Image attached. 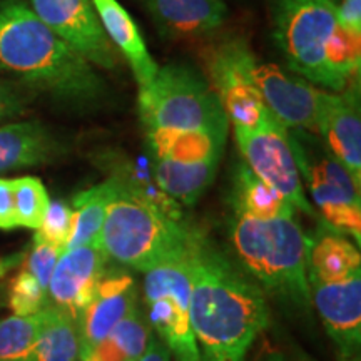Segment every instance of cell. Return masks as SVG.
<instances>
[{
  "mask_svg": "<svg viewBox=\"0 0 361 361\" xmlns=\"http://www.w3.org/2000/svg\"><path fill=\"white\" fill-rule=\"evenodd\" d=\"M189 318L201 361H246L269 324V306L259 284L204 233L191 247Z\"/></svg>",
  "mask_w": 361,
  "mask_h": 361,
  "instance_id": "1",
  "label": "cell"
},
{
  "mask_svg": "<svg viewBox=\"0 0 361 361\" xmlns=\"http://www.w3.org/2000/svg\"><path fill=\"white\" fill-rule=\"evenodd\" d=\"M0 67L62 101L89 104L101 99L106 90L87 59L52 32L20 0L0 2Z\"/></svg>",
  "mask_w": 361,
  "mask_h": 361,
  "instance_id": "2",
  "label": "cell"
},
{
  "mask_svg": "<svg viewBox=\"0 0 361 361\" xmlns=\"http://www.w3.org/2000/svg\"><path fill=\"white\" fill-rule=\"evenodd\" d=\"M119 176L123 191L107 209L99 236L107 258L146 273L196 241L201 231L184 223L179 202L161 189H142L135 180Z\"/></svg>",
  "mask_w": 361,
  "mask_h": 361,
  "instance_id": "3",
  "label": "cell"
},
{
  "mask_svg": "<svg viewBox=\"0 0 361 361\" xmlns=\"http://www.w3.org/2000/svg\"><path fill=\"white\" fill-rule=\"evenodd\" d=\"M229 238L238 259L266 291L301 311L311 308L308 236L295 218L234 214Z\"/></svg>",
  "mask_w": 361,
  "mask_h": 361,
  "instance_id": "4",
  "label": "cell"
},
{
  "mask_svg": "<svg viewBox=\"0 0 361 361\" xmlns=\"http://www.w3.org/2000/svg\"><path fill=\"white\" fill-rule=\"evenodd\" d=\"M139 117L144 129H229L218 96L192 67H159L147 87L139 89Z\"/></svg>",
  "mask_w": 361,
  "mask_h": 361,
  "instance_id": "5",
  "label": "cell"
},
{
  "mask_svg": "<svg viewBox=\"0 0 361 361\" xmlns=\"http://www.w3.org/2000/svg\"><path fill=\"white\" fill-rule=\"evenodd\" d=\"M288 139L298 171L305 179L324 223L348 234L360 246L361 201L360 186L345 166L323 142L303 129H288Z\"/></svg>",
  "mask_w": 361,
  "mask_h": 361,
  "instance_id": "6",
  "label": "cell"
},
{
  "mask_svg": "<svg viewBox=\"0 0 361 361\" xmlns=\"http://www.w3.org/2000/svg\"><path fill=\"white\" fill-rule=\"evenodd\" d=\"M192 245L144 273L146 316L178 361H201L189 318Z\"/></svg>",
  "mask_w": 361,
  "mask_h": 361,
  "instance_id": "7",
  "label": "cell"
},
{
  "mask_svg": "<svg viewBox=\"0 0 361 361\" xmlns=\"http://www.w3.org/2000/svg\"><path fill=\"white\" fill-rule=\"evenodd\" d=\"M335 0H278L274 40L288 67L310 84L328 87L324 51L338 24Z\"/></svg>",
  "mask_w": 361,
  "mask_h": 361,
  "instance_id": "8",
  "label": "cell"
},
{
  "mask_svg": "<svg viewBox=\"0 0 361 361\" xmlns=\"http://www.w3.org/2000/svg\"><path fill=\"white\" fill-rule=\"evenodd\" d=\"M255 56L243 39H229L214 47L207 59L211 87L234 128L256 129L276 119L252 79Z\"/></svg>",
  "mask_w": 361,
  "mask_h": 361,
  "instance_id": "9",
  "label": "cell"
},
{
  "mask_svg": "<svg viewBox=\"0 0 361 361\" xmlns=\"http://www.w3.org/2000/svg\"><path fill=\"white\" fill-rule=\"evenodd\" d=\"M234 137L247 168L281 194L295 209L314 218L316 211L305 194L288 129L278 119H273L256 129L234 128Z\"/></svg>",
  "mask_w": 361,
  "mask_h": 361,
  "instance_id": "10",
  "label": "cell"
},
{
  "mask_svg": "<svg viewBox=\"0 0 361 361\" xmlns=\"http://www.w3.org/2000/svg\"><path fill=\"white\" fill-rule=\"evenodd\" d=\"M32 11L90 64L116 69V51L104 34L92 0H32Z\"/></svg>",
  "mask_w": 361,
  "mask_h": 361,
  "instance_id": "11",
  "label": "cell"
},
{
  "mask_svg": "<svg viewBox=\"0 0 361 361\" xmlns=\"http://www.w3.org/2000/svg\"><path fill=\"white\" fill-rule=\"evenodd\" d=\"M252 79L266 107L286 129L316 130L323 90L269 62H252Z\"/></svg>",
  "mask_w": 361,
  "mask_h": 361,
  "instance_id": "12",
  "label": "cell"
},
{
  "mask_svg": "<svg viewBox=\"0 0 361 361\" xmlns=\"http://www.w3.org/2000/svg\"><path fill=\"white\" fill-rule=\"evenodd\" d=\"M308 281L311 303L340 351L341 361H360L361 273L340 283Z\"/></svg>",
  "mask_w": 361,
  "mask_h": 361,
  "instance_id": "13",
  "label": "cell"
},
{
  "mask_svg": "<svg viewBox=\"0 0 361 361\" xmlns=\"http://www.w3.org/2000/svg\"><path fill=\"white\" fill-rule=\"evenodd\" d=\"M316 133L328 151L361 183V116L358 82L350 80L341 92H323L319 101Z\"/></svg>",
  "mask_w": 361,
  "mask_h": 361,
  "instance_id": "14",
  "label": "cell"
},
{
  "mask_svg": "<svg viewBox=\"0 0 361 361\" xmlns=\"http://www.w3.org/2000/svg\"><path fill=\"white\" fill-rule=\"evenodd\" d=\"M107 259L99 245L62 251L47 288L54 306L64 310L78 322L79 314L96 295L99 281L107 271Z\"/></svg>",
  "mask_w": 361,
  "mask_h": 361,
  "instance_id": "15",
  "label": "cell"
},
{
  "mask_svg": "<svg viewBox=\"0 0 361 361\" xmlns=\"http://www.w3.org/2000/svg\"><path fill=\"white\" fill-rule=\"evenodd\" d=\"M137 308L134 278L124 271H106L90 303L79 314V355L92 350L130 311Z\"/></svg>",
  "mask_w": 361,
  "mask_h": 361,
  "instance_id": "16",
  "label": "cell"
},
{
  "mask_svg": "<svg viewBox=\"0 0 361 361\" xmlns=\"http://www.w3.org/2000/svg\"><path fill=\"white\" fill-rule=\"evenodd\" d=\"M166 37H197L218 30L228 17L224 0H142Z\"/></svg>",
  "mask_w": 361,
  "mask_h": 361,
  "instance_id": "17",
  "label": "cell"
},
{
  "mask_svg": "<svg viewBox=\"0 0 361 361\" xmlns=\"http://www.w3.org/2000/svg\"><path fill=\"white\" fill-rule=\"evenodd\" d=\"M104 34L129 62L139 89L147 87L159 66L149 54L141 30L117 0H92Z\"/></svg>",
  "mask_w": 361,
  "mask_h": 361,
  "instance_id": "18",
  "label": "cell"
},
{
  "mask_svg": "<svg viewBox=\"0 0 361 361\" xmlns=\"http://www.w3.org/2000/svg\"><path fill=\"white\" fill-rule=\"evenodd\" d=\"M361 273L358 246L322 221L314 236L308 238V279L340 283Z\"/></svg>",
  "mask_w": 361,
  "mask_h": 361,
  "instance_id": "19",
  "label": "cell"
},
{
  "mask_svg": "<svg viewBox=\"0 0 361 361\" xmlns=\"http://www.w3.org/2000/svg\"><path fill=\"white\" fill-rule=\"evenodd\" d=\"M228 129H147L146 142L151 159L171 162H202L221 159Z\"/></svg>",
  "mask_w": 361,
  "mask_h": 361,
  "instance_id": "20",
  "label": "cell"
},
{
  "mask_svg": "<svg viewBox=\"0 0 361 361\" xmlns=\"http://www.w3.org/2000/svg\"><path fill=\"white\" fill-rule=\"evenodd\" d=\"M59 151V142L37 121L0 128V173L44 164L54 159Z\"/></svg>",
  "mask_w": 361,
  "mask_h": 361,
  "instance_id": "21",
  "label": "cell"
},
{
  "mask_svg": "<svg viewBox=\"0 0 361 361\" xmlns=\"http://www.w3.org/2000/svg\"><path fill=\"white\" fill-rule=\"evenodd\" d=\"M123 191V179L119 174H112L104 183L80 191L72 200L74 224H72L71 239L66 250L78 246L99 245V236L106 219L107 209L112 201Z\"/></svg>",
  "mask_w": 361,
  "mask_h": 361,
  "instance_id": "22",
  "label": "cell"
},
{
  "mask_svg": "<svg viewBox=\"0 0 361 361\" xmlns=\"http://www.w3.org/2000/svg\"><path fill=\"white\" fill-rule=\"evenodd\" d=\"M221 159L171 162L152 159L156 186L179 204L192 206L213 184Z\"/></svg>",
  "mask_w": 361,
  "mask_h": 361,
  "instance_id": "23",
  "label": "cell"
},
{
  "mask_svg": "<svg viewBox=\"0 0 361 361\" xmlns=\"http://www.w3.org/2000/svg\"><path fill=\"white\" fill-rule=\"evenodd\" d=\"M231 204L234 214L250 216V218H295V207L252 173L246 162L238 164L234 171Z\"/></svg>",
  "mask_w": 361,
  "mask_h": 361,
  "instance_id": "24",
  "label": "cell"
},
{
  "mask_svg": "<svg viewBox=\"0 0 361 361\" xmlns=\"http://www.w3.org/2000/svg\"><path fill=\"white\" fill-rule=\"evenodd\" d=\"M151 338V323L137 306L92 350L79 355V361H137L146 351Z\"/></svg>",
  "mask_w": 361,
  "mask_h": 361,
  "instance_id": "25",
  "label": "cell"
},
{
  "mask_svg": "<svg viewBox=\"0 0 361 361\" xmlns=\"http://www.w3.org/2000/svg\"><path fill=\"white\" fill-rule=\"evenodd\" d=\"M361 34L336 24L324 51L328 87L333 92H341L355 74L360 72Z\"/></svg>",
  "mask_w": 361,
  "mask_h": 361,
  "instance_id": "26",
  "label": "cell"
},
{
  "mask_svg": "<svg viewBox=\"0 0 361 361\" xmlns=\"http://www.w3.org/2000/svg\"><path fill=\"white\" fill-rule=\"evenodd\" d=\"M52 306L30 316H8L0 322V361H29Z\"/></svg>",
  "mask_w": 361,
  "mask_h": 361,
  "instance_id": "27",
  "label": "cell"
},
{
  "mask_svg": "<svg viewBox=\"0 0 361 361\" xmlns=\"http://www.w3.org/2000/svg\"><path fill=\"white\" fill-rule=\"evenodd\" d=\"M29 361H79L78 324L69 313L52 306Z\"/></svg>",
  "mask_w": 361,
  "mask_h": 361,
  "instance_id": "28",
  "label": "cell"
},
{
  "mask_svg": "<svg viewBox=\"0 0 361 361\" xmlns=\"http://www.w3.org/2000/svg\"><path fill=\"white\" fill-rule=\"evenodd\" d=\"M12 192L17 226L34 229V231L39 229L49 202H51V197H49L42 180L32 178V176L12 179Z\"/></svg>",
  "mask_w": 361,
  "mask_h": 361,
  "instance_id": "29",
  "label": "cell"
},
{
  "mask_svg": "<svg viewBox=\"0 0 361 361\" xmlns=\"http://www.w3.org/2000/svg\"><path fill=\"white\" fill-rule=\"evenodd\" d=\"M47 290L27 269L12 279L8 288V306L16 316H30L47 308Z\"/></svg>",
  "mask_w": 361,
  "mask_h": 361,
  "instance_id": "30",
  "label": "cell"
},
{
  "mask_svg": "<svg viewBox=\"0 0 361 361\" xmlns=\"http://www.w3.org/2000/svg\"><path fill=\"white\" fill-rule=\"evenodd\" d=\"M72 224H74V211L64 201H51L45 211L42 223L35 229L37 239L49 243V245L66 251L67 243L71 239Z\"/></svg>",
  "mask_w": 361,
  "mask_h": 361,
  "instance_id": "31",
  "label": "cell"
},
{
  "mask_svg": "<svg viewBox=\"0 0 361 361\" xmlns=\"http://www.w3.org/2000/svg\"><path fill=\"white\" fill-rule=\"evenodd\" d=\"M61 252L62 251L59 247L49 245V243L42 241V239L34 238L32 250L27 255L24 269L29 271L42 284V288H45V290H47L49 283H51L54 268H56Z\"/></svg>",
  "mask_w": 361,
  "mask_h": 361,
  "instance_id": "32",
  "label": "cell"
},
{
  "mask_svg": "<svg viewBox=\"0 0 361 361\" xmlns=\"http://www.w3.org/2000/svg\"><path fill=\"white\" fill-rule=\"evenodd\" d=\"M17 228L16 207H13L12 179L0 178V229L11 231Z\"/></svg>",
  "mask_w": 361,
  "mask_h": 361,
  "instance_id": "33",
  "label": "cell"
},
{
  "mask_svg": "<svg viewBox=\"0 0 361 361\" xmlns=\"http://www.w3.org/2000/svg\"><path fill=\"white\" fill-rule=\"evenodd\" d=\"M24 112V99L6 80L0 79V119Z\"/></svg>",
  "mask_w": 361,
  "mask_h": 361,
  "instance_id": "34",
  "label": "cell"
},
{
  "mask_svg": "<svg viewBox=\"0 0 361 361\" xmlns=\"http://www.w3.org/2000/svg\"><path fill=\"white\" fill-rule=\"evenodd\" d=\"M338 24L361 34V0H343L338 6Z\"/></svg>",
  "mask_w": 361,
  "mask_h": 361,
  "instance_id": "35",
  "label": "cell"
},
{
  "mask_svg": "<svg viewBox=\"0 0 361 361\" xmlns=\"http://www.w3.org/2000/svg\"><path fill=\"white\" fill-rule=\"evenodd\" d=\"M137 361H171V351L159 336L152 335L146 351Z\"/></svg>",
  "mask_w": 361,
  "mask_h": 361,
  "instance_id": "36",
  "label": "cell"
},
{
  "mask_svg": "<svg viewBox=\"0 0 361 361\" xmlns=\"http://www.w3.org/2000/svg\"><path fill=\"white\" fill-rule=\"evenodd\" d=\"M24 259V252H16V255L7 256V258L0 259V279H2L12 268H16L17 264H20V261Z\"/></svg>",
  "mask_w": 361,
  "mask_h": 361,
  "instance_id": "37",
  "label": "cell"
},
{
  "mask_svg": "<svg viewBox=\"0 0 361 361\" xmlns=\"http://www.w3.org/2000/svg\"><path fill=\"white\" fill-rule=\"evenodd\" d=\"M256 361H288L286 356H284L281 351L274 350V348H266L263 353L258 356Z\"/></svg>",
  "mask_w": 361,
  "mask_h": 361,
  "instance_id": "38",
  "label": "cell"
},
{
  "mask_svg": "<svg viewBox=\"0 0 361 361\" xmlns=\"http://www.w3.org/2000/svg\"><path fill=\"white\" fill-rule=\"evenodd\" d=\"M303 361H314V360H311L310 356H303Z\"/></svg>",
  "mask_w": 361,
  "mask_h": 361,
  "instance_id": "39",
  "label": "cell"
}]
</instances>
